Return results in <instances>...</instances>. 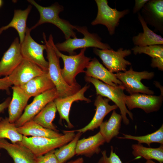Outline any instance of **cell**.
<instances>
[{
	"label": "cell",
	"mask_w": 163,
	"mask_h": 163,
	"mask_svg": "<svg viewBox=\"0 0 163 163\" xmlns=\"http://www.w3.org/2000/svg\"><path fill=\"white\" fill-rule=\"evenodd\" d=\"M43 36L46 46V50L49 62L47 75L55 86L59 97L63 98L75 93L81 88V86L80 85L77 86H70L63 79L61 74L59 57L53 46L54 41L52 35H50L48 40L44 33H43Z\"/></svg>",
	"instance_id": "obj_1"
},
{
	"label": "cell",
	"mask_w": 163,
	"mask_h": 163,
	"mask_svg": "<svg viewBox=\"0 0 163 163\" xmlns=\"http://www.w3.org/2000/svg\"><path fill=\"white\" fill-rule=\"evenodd\" d=\"M27 1L36 8L40 15L39 21L30 28L31 30L42 24L50 23L56 26L62 32L66 40L71 37H77L76 34L74 31L73 25L69 21L59 17V14L64 10L62 5L56 2L50 6L43 7L40 5L34 0Z\"/></svg>",
	"instance_id": "obj_2"
},
{
	"label": "cell",
	"mask_w": 163,
	"mask_h": 163,
	"mask_svg": "<svg viewBox=\"0 0 163 163\" xmlns=\"http://www.w3.org/2000/svg\"><path fill=\"white\" fill-rule=\"evenodd\" d=\"M73 27L74 30L82 34L84 37L82 38H70L63 42L55 44L60 51L66 52L69 55H72L76 54L75 51L78 49L94 47L104 50L111 48L109 44L101 41V38L97 34L90 33L86 27L73 25Z\"/></svg>",
	"instance_id": "obj_3"
},
{
	"label": "cell",
	"mask_w": 163,
	"mask_h": 163,
	"mask_svg": "<svg viewBox=\"0 0 163 163\" xmlns=\"http://www.w3.org/2000/svg\"><path fill=\"white\" fill-rule=\"evenodd\" d=\"M53 45L57 55L63 61L64 67L61 69V72L65 82L71 86L80 85L76 81V77L80 73L85 72V69L91 59V58L85 55L86 48L81 49L77 54L68 56L61 53L57 49L54 42Z\"/></svg>",
	"instance_id": "obj_4"
},
{
	"label": "cell",
	"mask_w": 163,
	"mask_h": 163,
	"mask_svg": "<svg viewBox=\"0 0 163 163\" xmlns=\"http://www.w3.org/2000/svg\"><path fill=\"white\" fill-rule=\"evenodd\" d=\"M85 79L86 82L91 83L94 85L97 95L106 97L115 104L120 110L123 122L125 125H128L129 123L127 114L132 120H133V114L127 109L125 104L124 100L126 95L122 85L112 86L99 80L86 76H85Z\"/></svg>",
	"instance_id": "obj_5"
},
{
	"label": "cell",
	"mask_w": 163,
	"mask_h": 163,
	"mask_svg": "<svg viewBox=\"0 0 163 163\" xmlns=\"http://www.w3.org/2000/svg\"><path fill=\"white\" fill-rule=\"evenodd\" d=\"M75 132L74 130H64V134L55 138L27 137L23 136L22 141L18 142L27 148L35 156L38 157L69 143L75 137Z\"/></svg>",
	"instance_id": "obj_6"
},
{
	"label": "cell",
	"mask_w": 163,
	"mask_h": 163,
	"mask_svg": "<svg viewBox=\"0 0 163 163\" xmlns=\"http://www.w3.org/2000/svg\"><path fill=\"white\" fill-rule=\"evenodd\" d=\"M115 75L121 82L124 89L130 94L139 93L150 95L154 94L153 91L144 85L141 82L143 79H152L155 75L153 72L136 71L131 66L129 70L123 72H119Z\"/></svg>",
	"instance_id": "obj_7"
},
{
	"label": "cell",
	"mask_w": 163,
	"mask_h": 163,
	"mask_svg": "<svg viewBox=\"0 0 163 163\" xmlns=\"http://www.w3.org/2000/svg\"><path fill=\"white\" fill-rule=\"evenodd\" d=\"M95 1L97 6V12L95 18L91 24L93 26L103 25L107 28L109 34L113 35L120 19L129 13V10L127 9L119 11L116 8H112L108 5L107 0Z\"/></svg>",
	"instance_id": "obj_8"
},
{
	"label": "cell",
	"mask_w": 163,
	"mask_h": 163,
	"mask_svg": "<svg viewBox=\"0 0 163 163\" xmlns=\"http://www.w3.org/2000/svg\"><path fill=\"white\" fill-rule=\"evenodd\" d=\"M93 52L99 57L107 69L113 73L125 72L127 66L131 65V62L125 59L132 53V51L129 49L120 48L115 51L111 48L102 50L94 48Z\"/></svg>",
	"instance_id": "obj_9"
},
{
	"label": "cell",
	"mask_w": 163,
	"mask_h": 163,
	"mask_svg": "<svg viewBox=\"0 0 163 163\" xmlns=\"http://www.w3.org/2000/svg\"><path fill=\"white\" fill-rule=\"evenodd\" d=\"M31 30L27 27L25 36L21 43V50L23 58L38 66L44 71L48 72L49 62L45 59L43 52L46 46L38 43L30 34Z\"/></svg>",
	"instance_id": "obj_10"
},
{
	"label": "cell",
	"mask_w": 163,
	"mask_h": 163,
	"mask_svg": "<svg viewBox=\"0 0 163 163\" xmlns=\"http://www.w3.org/2000/svg\"><path fill=\"white\" fill-rule=\"evenodd\" d=\"M59 97L55 88L34 97L32 102L27 105L19 118L14 123L16 127L33 120L34 117L49 102Z\"/></svg>",
	"instance_id": "obj_11"
},
{
	"label": "cell",
	"mask_w": 163,
	"mask_h": 163,
	"mask_svg": "<svg viewBox=\"0 0 163 163\" xmlns=\"http://www.w3.org/2000/svg\"><path fill=\"white\" fill-rule=\"evenodd\" d=\"M126 105L131 110L139 108L149 113L158 111L161 106L163 101V95L159 96L137 93L126 95Z\"/></svg>",
	"instance_id": "obj_12"
},
{
	"label": "cell",
	"mask_w": 163,
	"mask_h": 163,
	"mask_svg": "<svg viewBox=\"0 0 163 163\" xmlns=\"http://www.w3.org/2000/svg\"><path fill=\"white\" fill-rule=\"evenodd\" d=\"M47 73L38 66L23 58L19 65L8 76L14 86H20L34 78Z\"/></svg>",
	"instance_id": "obj_13"
},
{
	"label": "cell",
	"mask_w": 163,
	"mask_h": 163,
	"mask_svg": "<svg viewBox=\"0 0 163 163\" xmlns=\"http://www.w3.org/2000/svg\"><path fill=\"white\" fill-rule=\"evenodd\" d=\"M145 22L163 34V0H149L141 10Z\"/></svg>",
	"instance_id": "obj_14"
},
{
	"label": "cell",
	"mask_w": 163,
	"mask_h": 163,
	"mask_svg": "<svg viewBox=\"0 0 163 163\" xmlns=\"http://www.w3.org/2000/svg\"><path fill=\"white\" fill-rule=\"evenodd\" d=\"M23 59L19 38L16 37L0 61V76L9 75Z\"/></svg>",
	"instance_id": "obj_15"
},
{
	"label": "cell",
	"mask_w": 163,
	"mask_h": 163,
	"mask_svg": "<svg viewBox=\"0 0 163 163\" xmlns=\"http://www.w3.org/2000/svg\"><path fill=\"white\" fill-rule=\"evenodd\" d=\"M89 87V85H86L75 93L63 98L58 97L53 101L60 119L66 120L69 128L74 127L69 119L70 111L72 103L78 101H84L88 103L91 101L90 99L86 97L84 95Z\"/></svg>",
	"instance_id": "obj_16"
},
{
	"label": "cell",
	"mask_w": 163,
	"mask_h": 163,
	"mask_svg": "<svg viewBox=\"0 0 163 163\" xmlns=\"http://www.w3.org/2000/svg\"><path fill=\"white\" fill-rule=\"evenodd\" d=\"M110 100L103 98L100 95H97L94 103L96 107L95 113L90 122L84 127L74 130L82 133L89 130H93L99 127L105 117L110 112L118 107L116 105H110L109 104Z\"/></svg>",
	"instance_id": "obj_17"
},
{
	"label": "cell",
	"mask_w": 163,
	"mask_h": 163,
	"mask_svg": "<svg viewBox=\"0 0 163 163\" xmlns=\"http://www.w3.org/2000/svg\"><path fill=\"white\" fill-rule=\"evenodd\" d=\"M6 150L14 163H37V157L27 148L19 142L10 143L5 139H0V149Z\"/></svg>",
	"instance_id": "obj_18"
},
{
	"label": "cell",
	"mask_w": 163,
	"mask_h": 163,
	"mask_svg": "<svg viewBox=\"0 0 163 163\" xmlns=\"http://www.w3.org/2000/svg\"><path fill=\"white\" fill-rule=\"evenodd\" d=\"M86 69L85 76L101 80L112 86L122 85V83L117 78L115 74L104 67L95 57L91 59Z\"/></svg>",
	"instance_id": "obj_19"
},
{
	"label": "cell",
	"mask_w": 163,
	"mask_h": 163,
	"mask_svg": "<svg viewBox=\"0 0 163 163\" xmlns=\"http://www.w3.org/2000/svg\"><path fill=\"white\" fill-rule=\"evenodd\" d=\"M12 97L8 106L9 121L14 123L22 114L30 97L19 86L12 87Z\"/></svg>",
	"instance_id": "obj_20"
},
{
	"label": "cell",
	"mask_w": 163,
	"mask_h": 163,
	"mask_svg": "<svg viewBox=\"0 0 163 163\" xmlns=\"http://www.w3.org/2000/svg\"><path fill=\"white\" fill-rule=\"evenodd\" d=\"M105 142L104 139L99 132L93 136L79 139L76 148V155L91 157L94 155L100 153V146Z\"/></svg>",
	"instance_id": "obj_21"
},
{
	"label": "cell",
	"mask_w": 163,
	"mask_h": 163,
	"mask_svg": "<svg viewBox=\"0 0 163 163\" xmlns=\"http://www.w3.org/2000/svg\"><path fill=\"white\" fill-rule=\"evenodd\" d=\"M19 87L30 97H35L55 88L47 73L35 77Z\"/></svg>",
	"instance_id": "obj_22"
},
{
	"label": "cell",
	"mask_w": 163,
	"mask_h": 163,
	"mask_svg": "<svg viewBox=\"0 0 163 163\" xmlns=\"http://www.w3.org/2000/svg\"><path fill=\"white\" fill-rule=\"evenodd\" d=\"M138 18L143 30L132 38V41L135 46H145L152 45H163L162 37L150 29L145 22L141 14L138 13Z\"/></svg>",
	"instance_id": "obj_23"
},
{
	"label": "cell",
	"mask_w": 163,
	"mask_h": 163,
	"mask_svg": "<svg viewBox=\"0 0 163 163\" xmlns=\"http://www.w3.org/2000/svg\"><path fill=\"white\" fill-rule=\"evenodd\" d=\"M32 8V6L29 5L24 10H15L13 17L7 25L0 28V35L2 32L10 27L15 29L19 36L20 44L23 41L27 27L26 22L28 15Z\"/></svg>",
	"instance_id": "obj_24"
},
{
	"label": "cell",
	"mask_w": 163,
	"mask_h": 163,
	"mask_svg": "<svg viewBox=\"0 0 163 163\" xmlns=\"http://www.w3.org/2000/svg\"><path fill=\"white\" fill-rule=\"evenodd\" d=\"M17 129L19 133L25 136H30L32 137L55 138L63 135L58 131L44 128L33 120L17 128Z\"/></svg>",
	"instance_id": "obj_25"
},
{
	"label": "cell",
	"mask_w": 163,
	"mask_h": 163,
	"mask_svg": "<svg viewBox=\"0 0 163 163\" xmlns=\"http://www.w3.org/2000/svg\"><path fill=\"white\" fill-rule=\"evenodd\" d=\"M122 118L121 114L115 110L113 111L109 120L103 122L99 126V132L104 139L105 142L109 143L114 137L119 134Z\"/></svg>",
	"instance_id": "obj_26"
},
{
	"label": "cell",
	"mask_w": 163,
	"mask_h": 163,
	"mask_svg": "<svg viewBox=\"0 0 163 163\" xmlns=\"http://www.w3.org/2000/svg\"><path fill=\"white\" fill-rule=\"evenodd\" d=\"M57 110L54 101H52L46 105L32 120L44 128L58 132L53 123Z\"/></svg>",
	"instance_id": "obj_27"
},
{
	"label": "cell",
	"mask_w": 163,
	"mask_h": 163,
	"mask_svg": "<svg viewBox=\"0 0 163 163\" xmlns=\"http://www.w3.org/2000/svg\"><path fill=\"white\" fill-rule=\"evenodd\" d=\"M132 154L136 158L142 157L146 160L154 159L160 163L163 162V145L156 148L147 147L140 144L132 145Z\"/></svg>",
	"instance_id": "obj_28"
},
{
	"label": "cell",
	"mask_w": 163,
	"mask_h": 163,
	"mask_svg": "<svg viewBox=\"0 0 163 163\" xmlns=\"http://www.w3.org/2000/svg\"><path fill=\"white\" fill-rule=\"evenodd\" d=\"M23 136L18 131L14 123L9 121L8 117L0 120V139H8L11 143L15 144L21 142Z\"/></svg>",
	"instance_id": "obj_29"
},
{
	"label": "cell",
	"mask_w": 163,
	"mask_h": 163,
	"mask_svg": "<svg viewBox=\"0 0 163 163\" xmlns=\"http://www.w3.org/2000/svg\"><path fill=\"white\" fill-rule=\"evenodd\" d=\"M82 134V133L78 132L71 141L59 149L55 150V154L60 163L66 162L76 155L77 143Z\"/></svg>",
	"instance_id": "obj_30"
},
{
	"label": "cell",
	"mask_w": 163,
	"mask_h": 163,
	"mask_svg": "<svg viewBox=\"0 0 163 163\" xmlns=\"http://www.w3.org/2000/svg\"><path fill=\"white\" fill-rule=\"evenodd\" d=\"M123 137H116L119 139H127L136 140L138 143H145L150 146L151 143H157L163 145V125L155 131L146 135L135 136L123 133Z\"/></svg>",
	"instance_id": "obj_31"
},
{
	"label": "cell",
	"mask_w": 163,
	"mask_h": 163,
	"mask_svg": "<svg viewBox=\"0 0 163 163\" xmlns=\"http://www.w3.org/2000/svg\"><path fill=\"white\" fill-rule=\"evenodd\" d=\"M131 50L135 55L144 53L149 55L152 58L163 57V45L145 46H135L131 49Z\"/></svg>",
	"instance_id": "obj_32"
},
{
	"label": "cell",
	"mask_w": 163,
	"mask_h": 163,
	"mask_svg": "<svg viewBox=\"0 0 163 163\" xmlns=\"http://www.w3.org/2000/svg\"><path fill=\"white\" fill-rule=\"evenodd\" d=\"M111 151L110 156L108 157L107 151L104 150L101 152L102 156L97 163H123L119 156L113 151V147L110 146Z\"/></svg>",
	"instance_id": "obj_33"
},
{
	"label": "cell",
	"mask_w": 163,
	"mask_h": 163,
	"mask_svg": "<svg viewBox=\"0 0 163 163\" xmlns=\"http://www.w3.org/2000/svg\"><path fill=\"white\" fill-rule=\"evenodd\" d=\"M55 150L37 157V163H60L55 154Z\"/></svg>",
	"instance_id": "obj_34"
},
{
	"label": "cell",
	"mask_w": 163,
	"mask_h": 163,
	"mask_svg": "<svg viewBox=\"0 0 163 163\" xmlns=\"http://www.w3.org/2000/svg\"><path fill=\"white\" fill-rule=\"evenodd\" d=\"M151 66L153 68H157L161 71L163 70V57L152 58Z\"/></svg>",
	"instance_id": "obj_35"
},
{
	"label": "cell",
	"mask_w": 163,
	"mask_h": 163,
	"mask_svg": "<svg viewBox=\"0 0 163 163\" xmlns=\"http://www.w3.org/2000/svg\"><path fill=\"white\" fill-rule=\"evenodd\" d=\"M12 85L8 76L0 78V90L8 91Z\"/></svg>",
	"instance_id": "obj_36"
},
{
	"label": "cell",
	"mask_w": 163,
	"mask_h": 163,
	"mask_svg": "<svg viewBox=\"0 0 163 163\" xmlns=\"http://www.w3.org/2000/svg\"><path fill=\"white\" fill-rule=\"evenodd\" d=\"M149 0H135V5L133 10V14L138 13L143 8Z\"/></svg>",
	"instance_id": "obj_37"
},
{
	"label": "cell",
	"mask_w": 163,
	"mask_h": 163,
	"mask_svg": "<svg viewBox=\"0 0 163 163\" xmlns=\"http://www.w3.org/2000/svg\"><path fill=\"white\" fill-rule=\"evenodd\" d=\"M11 100L9 97L8 98L2 103L0 104V113L3 112L8 107Z\"/></svg>",
	"instance_id": "obj_38"
},
{
	"label": "cell",
	"mask_w": 163,
	"mask_h": 163,
	"mask_svg": "<svg viewBox=\"0 0 163 163\" xmlns=\"http://www.w3.org/2000/svg\"><path fill=\"white\" fill-rule=\"evenodd\" d=\"M66 163H84V160L82 158H79L75 160L70 161Z\"/></svg>",
	"instance_id": "obj_39"
},
{
	"label": "cell",
	"mask_w": 163,
	"mask_h": 163,
	"mask_svg": "<svg viewBox=\"0 0 163 163\" xmlns=\"http://www.w3.org/2000/svg\"><path fill=\"white\" fill-rule=\"evenodd\" d=\"M138 163H142L139 162ZM145 163H157L154 162L152 160H146V162Z\"/></svg>",
	"instance_id": "obj_40"
},
{
	"label": "cell",
	"mask_w": 163,
	"mask_h": 163,
	"mask_svg": "<svg viewBox=\"0 0 163 163\" xmlns=\"http://www.w3.org/2000/svg\"><path fill=\"white\" fill-rule=\"evenodd\" d=\"M3 2L2 0H0V8L2 5Z\"/></svg>",
	"instance_id": "obj_41"
},
{
	"label": "cell",
	"mask_w": 163,
	"mask_h": 163,
	"mask_svg": "<svg viewBox=\"0 0 163 163\" xmlns=\"http://www.w3.org/2000/svg\"><path fill=\"white\" fill-rule=\"evenodd\" d=\"M2 118L1 117H0V120L2 119Z\"/></svg>",
	"instance_id": "obj_42"
},
{
	"label": "cell",
	"mask_w": 163,
	"mask_h": 163,
	"mask_svg": "<svg viewBox=\"0 0 163 163\" xmlns=\"http://www.w3.org/2000/svg\"></svg>",
	"instance_id": "obj_43"
}]
</instances>
